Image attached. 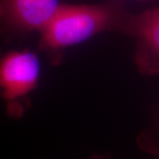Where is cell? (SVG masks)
I'll list each match as a JSON object with an SVG mask.
<instances>
[{
  "label": "cell",
  "instance_id": "obj_3",
  "mask_svg": "<svg viewBox=\"0 0 159 159\" xmlns=\"http://www.w3.org/2000/svg\"><path fill=\"white\" fill-rule=\"evenodd\" d=\"M124 34L135 42L134 62L139 72L159 77V6L131 14Z\"/></svg>",
  "mask_w": 159,
  "mask_h": 159
},
{
  "label": "cell",
  "instance_id": "obj_1",
  "mask_svg": "<svg viewBox=\"0 0 159 159\" xmlns=\"http://www.w3.org/2000/svg\"><path fill=\"white\" fill-rule=\"evenodd\" d=\"M130 12L120 0L97 5H65L43 29L40 48L57 61V55L69 47L106 31L124 33Z\"/></svg>",
  "mask_w": 159,
  "mask_h": 159
},
{
  "label": "cell",
  "instance_id": "obj_2",
  "mask_svg": "<svg viewBox=\"0 0 159 159\" xmlns=\"http://www.w3.org/2000/svg\"><path fill=\"white\" fill-rule=\"evenodd\" d=\"M40 74L39 58L32 51H10L0 59V94L11 115L22 112L19 102L36 88Z\"/></svg>",
  "mask_w": 159,
  "mask_h": 159
},
{
  "label": "cell",
  "instance_id": "obj_4",
  "mask_svg": "<svg viewBox=\"0 0 159 159\" xmlns=\"http://www.w3.org/2000/svg\"><path fill=\"white\" fill-rule=\"evenodd\" d=\"M61 5L59 0H0V24L17 32H41Z\"/></svg>",
  "mask_w": 159,
  "mask_h": 159
},
{
  "label": "cell",
  "instance_id": "obj_5",
  "mask_svg": "<svg viewBox=\"0 0 159 159\" xmlns=\"http://www.w3.org/2000/svg\"><path fill=\"white\" fill-rule=\"evenodd\" d=\"M139 148L147 153L152 155L156 159H159V133L153 131H145L137 138Z\"/></svg>",
  "mask_w": 159,
  "mask_h": 159
},
{
  "label": "cell",
  "instance_id": "obj_6",
  "mask_svg": "<svg viewBox=\"0 0 159 159\" xmlns=\"http://www.w3.org/2000/svg\"><path fill=\"white\" fill-rule=\"evenodd\" d=\"M91 159H111L107 156H102V155H94Z\"/></svg>",
  "mask_w": 159,
  "mask_h": 159
}]
</instances>
